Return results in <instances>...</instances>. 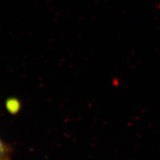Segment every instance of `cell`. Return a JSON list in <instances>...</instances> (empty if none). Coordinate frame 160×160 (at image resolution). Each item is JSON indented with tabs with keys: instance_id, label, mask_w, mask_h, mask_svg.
I'll use <instances>...</instances> for the list:
<instances>
[{
	"instance_id": "1",
	"label": "cell",
	"mask_w": 160,
	"mask_h": 160,
	"mask_svg": "<svg viewBox=\"0 0 160 160\" xmlns=\"http://www.w3.org/2000/svg\"><path fill=\"white\" fill-rule=\"evenodd\" d=\"M11 150L0 139V160H9Z\"/></svg>"
}]
</instances>
